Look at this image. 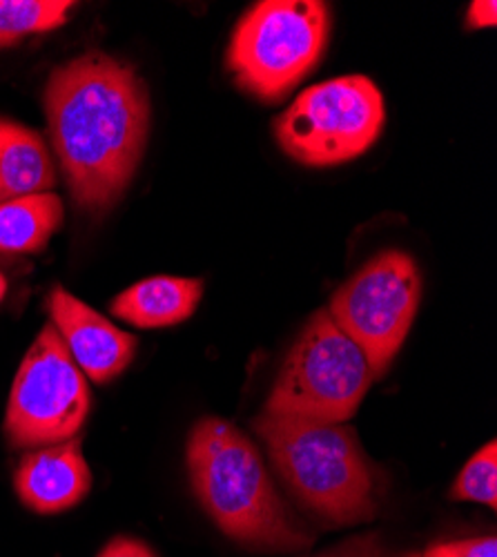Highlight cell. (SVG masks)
<instances>
[{
	"mask_svg": "<svg viewBox=\"0 0 497 557\" xmlns=\"http://www.w3.org/2000/svg\"><path fill=\"white\" fill-rule=\"evenodd\" d=\"M42 103L74 203L95 214L116 206L150 129V97L139 72L110 54L87 52L50 74Z\"/></svg>",
	"mask_w": 497,
	"mask_h": 557,
	"instance_id": "obj_1",
	"label": "cell"
},
{
	"mask_svg": "<svg viewBox=\"0 0 497 557\" xmlns=\"http://www.w3.org/2000/svg\"><path fill=\"white\" fill-rule=\"evenodd\" d=\"M190 484L206 513L237 544L293 553L312 544L265 471L259 448L231 422L206 417L188 437Z\"/></svg>",
	"mask_w": 497,
	"mask_h": 557,
	"instance_id": "obj_2",
	"label": "cell"
},
{
	"mask_svg": "<svg viewBox=\"0 0 497 557\" xmlns=\"http://www.w3.org/2000/svg\"><path fill=\"white\" fill-rule=\"evenodd\" d=\"M254 433L290 495L318 520L352 527L375 520L380 486L355 429L259 412Z\"/></svg>",
	"mask_w": 497,
	"mask_h": 557,
	"instance_id": "obj_3",
	"label": "cell"
},
{
	"mask_svg": "<svg viewBox=\"0 0 497 557\" xmlns=\"http://www.w3.org/2000/svg\"><path fill=\"white\" fill-rule=\"evenodd\" d=\"M361 348L318 310L293 344L263 412L314 424H346L375 382Z\"/></svg>",
	"mask_w": 497,
	"mask_h": 557,
	"instance_id": "obj_4",
	"label": "cell"
},
{
	"mask_svg": "<svg viewBox=\"0 0 497 557\" xmlns=\"http://www.w3.org/2000/svg\"><path fill=\"white\" fill-rule=\"evenodd\" d=\"M328 34L322 0H261L237 23L225 65L248 95L277 103L318 67Z\"/></svg>",
	"mask_w": 497,
	"mask_h": 557,
	"instance_id": "obj_5",
	"label": "cell"
},
{
	"mask_svg": "<svg viewBox=\"0 0 497 557\" xmlns=\"http://www.w3.org/2000/svg\"><path fill=\"white\" fill-rule=\"evenodd\" d=\"M384 121V97L369 76H337L303 89L277 116L275 136L297 163L328 168L364 154Z\"/></svg>",
	"mask_w": 497,
	"mask_h": 557,
	"instance_id": "obj_6",
	"label": "cell"
},
{
	"mask_svg": "<svg viewBox=\"0 0 497 557\" xmlns=\"http://www.w3.org/2000/svg\"><path fill=\"white\" fill-rule=\"evenodd\" d=\"M92 395L54 323L34 339L16 373L5 412V435L16 448L70 442L87 420Z\"/></svg>",
	"mask_w": 497,
	"mask_h": 557,
	"instance_id": "obj_7",
	"label": "cell"
},
{
	"mask_svg": "<svg viewBox=\"0 0 497 557\" xmlns=\"http://www.w3.org/2000/svg\"><path fill=\"white\" fill-rule=\"evenodd\" d=\"M422 299V276L411 255L384 250L333 295L328 312L384 375L409 337Z\"/></svg>",
	"mask_w": 497,
	"mask_h": 557,
	"instance_id": "obj_8",
	"label": "cell"
},
{
	"mask_svg": "<svg viewBox=\"0 0 497 557\" xmlns=\"http://www.w3.org/2000/svg\"><path fill=\"white\" fill-rule=\"evenodd\" d=\"M48 308L74 363L95 384L112 382L132 363L139 344L137 337L116 329L110 319L76 299L63 286L50 293Z\"/></svg>",
	"mask_w": 497,
	"mask_h": 557,
	"instance_id": "obj_9",
	"label": "cell"
},
{
	"mask_svg": "<svg viewBox=\"0 0 497 557\" xmlns=\"http://www.w3.org/2000/svg\"><path fill=\"white\" fill-rule=\"evenodd\" d=\"M21 502L40 516L63 513L92 488V471L80 450V440L27 453L14 475Z\"/></svg>",
	"mask_w": 497,
	"mask_h": 557,
	"instance_id": "obj_10",
	"label": "cell"
},
{
	"mask_svg": "<svg viewBox=\"0 0 497 557\" xmlns=\"http://www.w3.org/2000/svg\"><path fill=\"white\" fill-rule=\"evenodd\" d=\"M201 297V278L159 274L123 290L110 312L137 329H167L192 317Z\"/></svg>",
	"mask_w": 497,
	"mask_h": 557,
	"instance_id": "obj_11",
	"label": "cell"
},
{
	"mask_svg": "<svg viewBox=\"0 0 497 557\" xmlns=\"http://www.w3.org/2000/svg\"><path fill=\"white\" fill-rule=\"evenodd\" d=\"M0 183L8 199L50 193L57 183L42 136L10 119H0Z\"/></svg>",
	"mask_w": 497,
	"mask_h": 557,
	"instance_id": "obj_12",
	"label": "cell"
},
{
	"mask_svg": "<svg viewBox=\"0 0 497 557\" xmlns=\"http://www.w3.org/2000/svg\"><path fill=\"white\" fill-rule=\"evenodd\" d=\"M63 201L54 193L3 201L0 203V255L42 250L63 225Z\"/></svg>",
	"mask_w": 497,
	"mask_h": 557,
	"instance_id": "obj_13",
	"label": "cell"
},
{
	"mask_svg": "<svg viewBox=\"0 0 497 557\" xmlns=\"http://www.w3.org/2000/svg\"><path fill=\"white\" fill-rule=\"evenodd\" d=\"M70 0H0V48L65 25Z\"/></svg>",
	"mask_w": 497,
	"mask_h": 557,
	"instance_id": "obj_14",
	"label": "cell"
},
{
	"mask_svg": "<svg viewBox=\"0 0 497 557\" xmlns=\"http://www.w3.org/2000/svg\"><path fill=\"white\" fill-rule=\"evenodd\" d=\"M450 499L497 506V444L490 440L462 467Z\"/></svg>",
	"mask_w": 497,
	"mask_h": 557,
	"instance_id": "obj_15",
	"label": "cell"
},
{
	"mask_svg": "<svg viewBox=\"0 0 497 557\" xmlns=\"http://www.w3.org/2000/svg\"><path fill=\"white\" fill-rule=\"evenodd\" d=\"M308 557H420V553L418 550H393L382 542L380 535L369 533V535L350 537L328 550H322L318 555H308Z\"/></svg>",
	"mask_w": 497,
	"mask_h": 557,
	"instance_id": "obj_16",
	"label": "cell"
},
{
	"mask_svg": "<svg viewBox=\"0 0 497 557\" xmlns=\"http://www.w3.org/2000/svg\"><path fill=\"white\" fill-rule=\"evenodd\" d=\"M420 557H497V540L471 537L456 542H439L428 546Z\"/></svg>",
	"mask_w": 497,
	"mask_h": 557,
	"instance_id": "obj_17",
	"label": "cell"
},
{
	"mask_svg": "<svg viewBox=\"0 0 497 557\" xmlns=\"http://www.w3.org/2000/svg\"><path fill=\"white\" fill-rule=\"evenodd\" d=\"M99 557H157L154 550L132 537H114L101 553Z\"/></svg>",
	"mask_w": 497,
	"mask_h": 557,
	"instance_id": "obj_18",
	"label": "cell"
},
{
	"mask_svg": "<svg viewBox=\"0 0 497 557\" xmlns=\"http://www.w3.org/2000/svg\"><path fill=\"white\" fill-rule=\"evenodd\" d=\"M497 23V5L493 3V0H475V3H471L469 8V14H467V25L471 29H484V27H495Z\"/></svg>",
	"mask_w": 497,
	"mask_h": 557,
	"instance_id": "obj_19",
	"label": "cell"
},
{
	"mask_svg": "<svg viewBox=\"0 0 497 557\" xmlns=\"http://www.w3.org/2000/svg\"><path fill=\"white\" fill-rule=\"evenodd\" d=\"M5 293H8V278L3 276V272H0V301L5 299Z\"/></svg>",
	"mask_w": 497,
	"mask_h": 557,
	"instance_id": "obj_20",
	"label": "cell"
},
{
	"mask_svg": "<svg viewBox=\"0 0 497 557\" xmlns=\"http://www.w3.org/2000/svg\"><path fill=\"white\" fill-rule=\"evenodd\" d=\"M3 201H8V195H5V188H3V183H0V203Z\"/></svg>",
	"mask_w": 497,
	"mask_h": 557,
	"instance_id": "obj_21",
	"label": "cell"
}]
</instances>
